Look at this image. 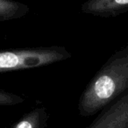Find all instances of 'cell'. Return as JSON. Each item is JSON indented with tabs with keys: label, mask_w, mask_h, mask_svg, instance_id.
Masks as SVG:
<instances>
[{
	"label": "cell",
	"mask_w": 128,
	"mask_h": 128,
	"mask_svg": "<svg viewBox=\"0 0 128 128\" xmlns=\"http://www.w3.org/2000/svg\"><path fill=\"white\" fill-rule=\"evenodd\" d=\"M128 90V46L120 48L105 62L81 94L78 110L89 117L103 110Z\"/></svg>",
	"instance_id": "cell-1"
},
{
	"label": "cell",
	"mask_w": 128,
	"mask_h": 128,
	"mask_svg": "<svg viewBox=\"0 0 128 128\" xmlns=\"http://www.w3.org/2000/svg\"><path fill=\"white\" fill-rule=\"evenodd\" d=\"M71 56L66 48L60 46L0 50V73L41 68Z\"/></svg>",
	"instance_id": "cell-2"
},
{
	"label": "cell",
	"mask_w": 128,
	"mask_h": 128,
	"mask_svg": "<svg viewBox=\"0 0 128 128\" xmlns=\"http://www.w3.org/2000/svg\"><path fill=\"white\" fill-rule=\"evenodd\" d=\"M89 128H128V92L106 106Z\"/></svg>",
	"instance_id": "cell-3"
},
{
	"label": "cell",
	"mask_w": 128,
	"mask_h": 128,
	"mask_svg": "<svg viewBox=\"0 0 128 128\" xmlns=\"http://www.w3.org/2000/svg\"><path fill=\"white\" fill-rule=\"evenodd\" d=\"M81 11L96 17H116L128 11V0H86Z\"/></svg>",
	"instance_id": "cell-4"
},
{
	"label": "cell",
	"mask_w": 128,
	"mask_h": 128,
	"mask_svg": "<svg viewBox=\"0 0 128 128\" xmlns=\"http://www.w3.org/2000/svg\"><path fill=\"white\" fill-rule=\"evenodd\" d=\"M29 6L16 0H0V21H10L21 18L27 15Z\"/></svg>",
	"instance_id": "cell-5"
},
{
	"label": "cell",
	"mask_w": 128,
	"mask_h": 128,
	"mask_svg": "<svg viewBox=\"0 0 128 128\" xmlns=\"http://www.w3.org/2000/svg\"><path fill=\"white\" fill-rule=\"evenodd\" d=\"M45 115L44 108H36L26 114L12 128H39Z\"/></svg>",
	"instance_id": "cell-6"
},
{
	"label": "cell",
	"mask_w": 128,
	"mask_h": 128,
	"mask_svg": "<svg viewBox=\"0 0 128 128\" xmlns=\"http://www.w3.org/2000/svg\"><path fill=\"white\" fill-rule=\"evenodd\" d=\"M23 102L24 98L21 96L0 89V107L17 105Z\"/></svg>",
	"instance_id": "cell-7"
}]
</instances>
